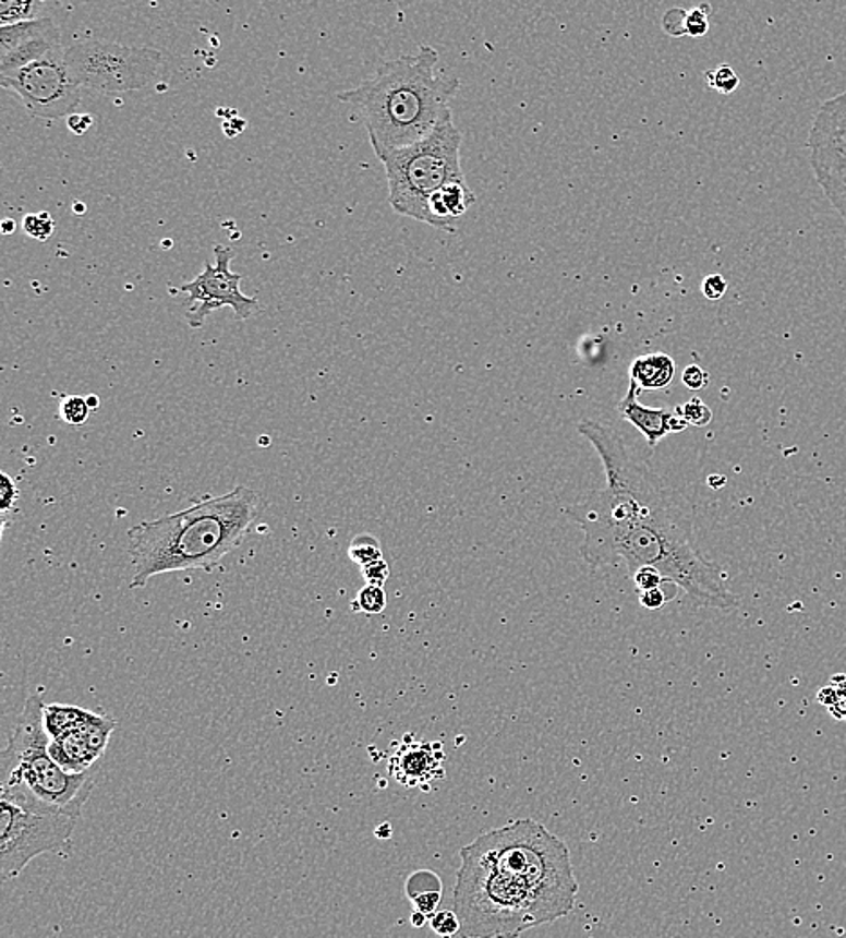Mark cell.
Returning a JSON list of instances; mask_svg holds the SVG:
<instances>
[{
	"label": "cell",
	"mask_w": 846,
	"mask_h": 938,
	"mask_svg": "<svg viewBox=\"0 0 846 938\" xmlns=\"http://www.w3.org/2000/svg\"><path fill=\"white\" fill-rule=\"evenodd\" d=\"M578 430L596 448L606 474L603 490L565 509L585 534L580 553L589 567L625 565L630 578L653 568L697 605L738 609L740 598L724 587V570L697 548L690 498L630 452L616 428L585 419Z\"/></svg>",
	"instance_id": "obj_1"
},
{
	"label": "cell",
	"mask_w": 846,
	"mask_h": 938,
	"mask_svg": "<svg viewBox=\"0 0 846 938\" xmlns=\"http://www.w3.org/2000/svg\"><path fill=\"white\" fill-rule=\"evenodd\" d=\"M460 857L454 891L460 938H518L575 910L580 885L569 849L534 819L479 835Z\"/></svg>",
	"instance_id": "obj_2"
},
{
	"label": "cell",
	"mask_w": 846,
	"mask_h": 938,
	"mask_svg": "<svg viewBox=\"0 0 846 938\" xmlns=\"http://www.w3.org/2000/svg\"><path fill=\"white\" fill-rule=\"evenodd\" d=\"M264 501L239 485L226 495L195 502L183 512L145 520L129 529L131 589H142L156 576L179 570L219 567L235 551L261 516Z\"/></svg>",
	"instance_id": "obj_3"
},
{
	"label": "cell",
	"mask_w": 846,
	"mask_h": 938,
	"mask_svg": "<svg viewBox=\"0 0 846 938\" xmlns=\"http://www.w3.org/2000/svg\"><path fill=\"white\" fill-rule=\"evenodd\" d=\"M439 51L424 44L415 55L383 62L374 76L338 93L365 123L376 156L415 145L451 121L459 76L437 69Z\"/></svg>",
	"instance_id": "obj_4"
},
{
	"label": "cell",
	"mask_w": 846,
	"mask_h": 938,
	"mask_svg": "<svg viewBox=\"0 0 846 938\" xmlns=\"http://www.w3.org/2000/svg\"><path fill=\"white\" fill-rule=\"evenodd\" d=\"M44 703L40 695H32L24 703L0 756V799L22 807L49 808L80 818L100 778L96 763L85 772H68L49 755L48 731L44 727Z\"/></svg>",
	"instance_id": "obj_5"
},
{
	"label": "cell",
	"mask_w": 846,
	"mask_h": 938,
	"mask_svg": "<svg viewBox=\"0 0 846 938\" xmlns=\"http://www.w3.org/2000/svg\"><path fill=\"white\" fill-rule=\"evenodd\" d=\"M460 145L462 134L451 120L415 145L379 156L394 212L428 225V204L435 193L451 181L464 179Z\"/></svg>",
	"instance_id": "obj_6"
},
{
	"label": "cell",
	"mask_w": 846,
	"mask_h": 938,
	"mask_svg": "<svg viewBox=\"0 0 846 938\" xmlns=\"http://www.w3.org/2000/svg\"><path fill=\"white\" fill-rule=\"evenodd\" d=\"M65 60L80 87L101 94H123L152 84L162 55L152 47L90 38L65 47Z\"/></svg>",
	"instance_id": "obj_7"
},
{
	"label": "cell",
	"mask_w": 846,
	"mask_h": 938,
	"mask_svg": "<svg viewBox=\"0 0 846 938\" xmlns=\"http://www.w3.org/2000/svg\"><path fill=\"white\" fill-rule=\"evenodd\" d=\"M76 819L49 808L22 807L0 799V876L8 882L35 857L65 854L71 849Z\"/></svg>",
	"instance_id": "obj_8"
},
{
	"label": "cell",
	"mask_w": 846,
	"mask_h": 938,
	"mask_svg": "<svg viewBox=\"0 0 846 938\" xmlns=\"http://www.w3.org/2000/svg\"><path fill=\"white\" fill-rule=\"evenodd\" d=\"M0 84L21 98L29 115L43 120L69 118L82 101V87L69 71L63 46L16 73L0 76Z\"/></svg>",
	"instance_id": "obj_9"
},
{
	"label": "cell",
	"mask_w": 846,
	"mask_h": 938,
	"mask_svg": "<svg viewBox=\"0 0 846 938\" xmlns=\"http://www.w3.org/2000/svg\"><path fill=\"white\" fill-rule=\"evenodd\" d=\"M810 167L832 208L846 219V91L815 112L809 134Z\"/></svg>",
	"instance_id": "obj_10"
},
{
	"label": "cell",
	"mask_w": 846,
	"mask_h": 938,
	"mask_svg": "<svg viewBox=\"0 0 846 938\" xmlns=\"http://www.w3.org/2000/svg\"><path fill=\"white\" fill-rule=\"evenodd\" d=\"M215 264L206 262L204 272L192 281L178 287V291L189 294V311L186 322L190 327L201 328L206 324L209 314L222 308L233 309L237 320H250L258 313V300L246 297L241 291V273L230 269V262L235 251L226 245L214 248Z\"/></svg>",
	"instance_id": "obj_11"
},
{
	"label": "cell",
	"mask_w": 846,
	"mask_h": 938,
	"mask_svg": "<svg viewBox=\"0 0 846 938\" xmlns=\"http://www.w3.org/2000/svg\"><path fill=\"white\" fill-rule=\"evenodd\" d=\"M62 46L51 16L0 26V76L16 73Z\"/></svg>",
	"instance_id": "obj_12"
},
{
	"label": "cell",
	"mask_w": 846,
	"mask_h": 938,
	"mask_svg": "<svg viewBox=\"0 0 846 938\" xmlns=\"http://www.w3.org/2000/svg\"><path fill=\"white\" fill-rule=\"evenodd\" d=\"M445 750L440 744L404 741L390 760V772L401 785L423 787L445 778Z\"/></svg>",
	"instance_id": "obj_13"
},
{
	"label": "cell",
	"mask_w": 846,
	"mask_h": 938,
	"mask_svg": "<svg viewBox=\"0 0 846 938\" xmlns=\"http://www.w3.org/2000/svg\"><path fill=\"white\" fill-rule=\"evenodd\" d=\"M638 383L630 381L627 396L623 397L617 405V412L625 421L630 422L638 428L639 432L643 433L650 448H655L666 435L672 432V421H674L675 412L666 410V408H648L639 402Z\"/></svg>",
	"instance_id": "obj_14"
},
{
	"label": "cell",
	"mask_w": 846,
	"mask_h": 938,
	"mask_svg": "<svg viewBox=\"0 0 846 938\" xmlns=\"http://www.w3.org/2000/svg\"><path fill=\"white\" fill-rule=\"evenodd\" d=\"M475 203V193L466 184V179L451 181L430 201L428 225L437 230L454 231V220L460 219Z\"/></svg>",
	"instance_id": "obj_15"
},
{
	"label": "cell",
	"mask_w": 846,
	"mask_h": 938,
	"mask_svg": "<svg viewBox=\"0 0 846 938\" xmlns=\"http://www.w3.org/2000/svg\"><path fill=\"white\" fill-rule=\"evenodd\" d=\"M49 755L68 772L89 771L101 760L78 731L49 741Z\"/></svg>",
	"instance_id": "obj_16"
},
{
	"label": "cell",
	"mask_w": 846,
	"mask_h": 938,
	"mask_svg": "<svg viewBox=\"0 0 846 938\" xmlns=\"http://www.w3.org/2000/svg\"><path fill=\"white\" fill-rule=\"evenodd\" d=\"M674 358L663 352L639 356L630 365V381L638 383L641 390H663L674 381Z\"/></svg>",
	"instance_id": "obj_17"
},
{
	"label": "cell",
	"mask_w": 846,
	"mask_h": 938,
	"mask_svg": "<svg viewBox=\"0 0 846 938\" xmlns=\"http://www.w3.org/2000/svg\"><path fill=\"white\" fill-rule=\"evenodd\" d=\"M89 709L68 703H46L44 706V727L48 731L49 738H60L78 730L89 717Z\"/></svg>",
	"instance_id": "obj_18"
},
{
	"label": "cell",
	"mask_w": 846,
	"mask_h": 938,
	"mask_svg": "<svg viewBox=\"0 0 846 938\" xmlns=\"http://www.w3.org/2000/svg\"><path fill=\"white\" fill-rule=\"evenodd\" d=\"M114 720L90 711L87 720L76 731L84 736L85 741L89 742V746L93 747L96 755L104 758L105 749L109 746L110 735L114 733Z\"/></svg>",
	"instance_id": "obj_19"
},
{
	"label": "cell",
	"mask_w": 846,
	"mask_h": 938,
	"mask_svg": "<svg viewBox=\"0 0 846 938\" xmlns=\"http://www.w3.org/2000/svg\"><path fill=\"white\" fill-rule=\"evenodd\" d=\"M349 558L355 563V565H360L361 567H366V565H371V563L379 562L383 560L382 553V543L377 540L374 534H358V537L350 542L349 545Z\"/></svg>",
	"instance_id": "obj_20"
},
{
	"label": "cell",
	"mask_w": 846,
	"mask_h": 938,
	"mask_svg": "<svg viewBox=\"0 0 846 938\" xmlns=\"http://www.w3.org/2000/svg\"><path fill=\"white\" fill-rule=\"evenodd\" d=\"M40 5L43 4L33 2V0H15V2L0 0V24L11 26V24H21V22L37 21L40 19L38 16Z\"/></svg>",
	"instance_id": "obj_21"
},
{
	"label": "cell",
	"mask_w": 846,
	"mask_h": 938,
	"mask_svg": "<svg viewBox=\"0 0 846 938\" xmlns=\"http://www.w3.org/2000/svg\"><path fill=\"white\" fill-rule=\"evenodd\" d=\"M350 606H352V612H361V614H382L385 606H387V594H385L383 587H377V585H365V587L358 592L355 600L352 601V605Z\"/></svg>",
	"instance_id": "obj_22"
},
{
	"label": "cell",
	"mask_w": 846,
	"mask_h": 938,
	"mask_svg": "<svg viewBox=\"0 0 846 938\" xmlns=\"http://www.w3.org/2000/svg\"><path fill=\"white\" fill-rule=\"evenodd\" d=\"M704 79L710 89L721 94L735 93L740 85L737 71L732 65H718L716 69L705 71Z\"/></svg>",
	"instance_id": "obj_23"
},
{
	"label": "cell",
	"mask_w": 846,
	"mask_h": 938,
	"mask_svg": "<svg viewBox=\"0 0 846 938\" xmlns=\"http://www.w3.org/2000/svg\"><path fill=\"white\" fill-rule=\"evenodd\" d=\"M407 897L412 901L415 897L434 893V891H443V882L439 876L430 870H419L407 879Z\"/></svg>",
	"instance_id": "obj_24"
},
{
	"label": "cell",
	"mask_w": 846,
	"mask_h": 938,
	"mask_svg": "<svg viewBox=\"0 0 846 938\" xmlns=\"http://www.w3.org/2000/svg\"><path fill=\"white\" fill-rule=\"evenodd\" d=\"M90 408L87 397L69 396L60 402V418L71 426H82L89 419Z\"/></svg>",
	"instance_id": "obj_25"
},
{
	"label": "cell",
	"mask_w": 846,
	"mask_h": 938,
	"mask_svg": "<svg viewBox=\"0 0 846 938\" xmlns=\"http://www.w3.org/2000/svg\"><path fill=\"white\" fill-rule=\"evenodd\" d=\"M675 413H679L680 418L685 419L690 426H708L710 424L711 419H713V412H711V408L705 405L702 399L696 397V399H690V401L685 402V405H680L675 410Z\"/></svg>",
	"instance_id": "obj_26"
},
{
	"label": "cell",
	"mask_w": 846,
	"mask_h": 938,
	"mask_svg": "<svg viewBox=\"0 0 846 938\" xmlns=\"http://www.w3.org/2000/svg\"><path fill=\"white\" fill-rule=\"evenodd\" d=\"M22 228H24L26 234H29L33 239L46 242V240L51 237L52 231H55V220L51 219V215H49L48 212H43V214H29L24 217V220H22Z\"/></svg>",
	"instance_id": "obj_27"
},
{
	"label": "cell",
	"mask_w": 846,
	"mask_h": 938,
	"mask_svg": "<svg viewBox=\"0 0 846 938\" xmlns=\"http://www.w3.org/2000/svg\"><path fill=\"white\" fill-rule=\"evenodd\" d=\"M430 928L434 929L435 934L443 938H451L455 935H460V918L454 910H443L430 917Z\"/></svg>",
	"instance_id": "obj_28"
},
{
	"label": "cell",
	"mask_w": 846,
	"mask_h": 938,
	"mask_svg": "<svg viewBox=\"0 0 846 938\" xmlns=\"http://www.w3.org/2000/svg\"><path fill=\"white\" fill-rule=\"evenodd\" d=\"M711 8L708 4L697 5L696 10L688 11L686 16V35L690 37H704L710 29Z\"/></svg>",
	"instance_id": "obj_29"
},
{
	"label": "cell",
	"mask_w": 846,
	"mask_h": 938,
	"mask_svg": "<svg viewBox=\"0 0 846 938\" xmlns=\"http://www.w3.org/2000/svg\"><path fill=\"white\" fill-rule=\"evenodd\" d=\"M19 496L21 495H19V490H16L15 482L11 480L10 474L0 473V509L4 513L15 509Z\"/></svg>",
	"instance_id": "obj_30"
},
{
	"label": "cell",
	"mask_w": 846,
	"mask_h": 938,
	"mask_svg": "<svg viewBox=\"0 0 846 938\" xmlns=\"http://www.w3.org/2000/svg\"><path fill=\"white\" fill-rule=\"evenodd\" d=\"M361 574H363L366 585L383 587V585L387 584V579L390 578V567H388V563L385 560H379V562L371 563L366 567H361Z\"/></svg>",
	"instance_id": "obj_31"
},
{
	"label": "cell",
	"mask_w": 846,
	"mask_h": 938,
	"mask_svg": "<svg viewBox=\"0 0 846 938\" xmlns=\"http://www.w3.org/2000/svg\"><path fill=\"white\" fill-rule=\"evenodd\" d=\"M686 16H688V11L679 10V8L669 10L668 13L663 16L664 32L669 33V35H674V37L686 35Z\"/></svg>",
	"instance_id": "obj_32"
},
{
	"label": "cell",
	"mask_w": 846,
	"mask_h": 938,
	"mask_svg": "<svg viewBox=\"0 0 846 938\" xmlns=\"http://www.w3.org/2000/svg\"><path fill=\"white\" fill-rule=\"evenodd\" d=\"M727 291V280L726 278L718 275V273H713V275H708L702 281V292H704V297L708 300H721Z\"/></svg>",
	"instance_id": "obj_33"
},
{
	"label": "cell",
	"mask_w": 846,
	"mask_h": 938,
	"mask_svg": "<svg viewBox=\"0 0 846 938\" xmlns=\"http://www.w3.org/2000/svg\"><path fill=\"white\" fill-rule=\"evenodd\" d=\"M682 383H685L690 390L697 392L702 390L710 383V374L699 365H690L682 372Z\"/></svg>",
	"instance_id": "obj_34"
},
{
	"label": "cell",
	"mask_w": 846,
	"mask_h": 938,
	"mask_svg": "<svg viewBox=\"0 0 846 938\" xmlns=\"http://www.w3.org/2000/svg\"><path fill=\"white\" fill-rule=\"evenodd\" d=\"M668 601L666 594L661 589L648 590L641 594V603L650 610L663 609L664 603Z\"/></svg>",
	"instance_id": "obj_35"
},
{
	"label": "cell",
	"mask_w": 846,
	"mask_h": 938,
	"mask_svg": "<svg viewBox=\"0 0 846 938\" xmlns=\"http://www.w3.org/2000/svg\"><path fill=\"white\" fill-rule=\"evenodd\" d=\"M93 125V116L89 115H73L68 118V127L74 134H85Z\"/></svg>",
	"instance_id": "obj_36"
},
{
	"label": "cell",
	"mask_w": 846,
	"mask_h": 938,
	"mask_svg": "<svg viewBox=\"0 0 846 938\" xmlns=\"http://www.w3.org/2000/svg\"><path fill=\"white\" fill-rule=\"evenodd\" d=\"M430 923V917H426L424 913L413 912L412 915V924L415 928H423L424 924Z\"/></svg>",
	"instance_id": "obj_37"
},
{
	"label": "cell",
	"mask_w": 846,
	"mask_h": 938,
	"mask_svg": "<svg viewBox=\"0 0 846 938\" xmlns=\"http://www.w3.org/2000/svg\"><path fill=\"white\" fill-rule=\"evenodd\" d=\"M708 484L713 485V488H722V485L726 484V479L722 474H713L708 480Z\"/></svg>",
	"instance_id": "obj_38"
},
{
	"label": "cell",
	"mask_w": 846,
	"mask_h": 938,
	"mask_svg": "<svg viewBox=\"0 0 846 938\" xmlns=\"http://www.w3.org/2000/svg\"><path fill=\"white\" fill-rule=\"evenodd\" d=\"M15 228H16V223L13 219H5L4 223H2V233H5V234L13 233V231H15Z\"/></svg>",
	"instance_id": "obj_39"
},
{
	"label": "cell",
	"mask_w": 846,
	"mask_h": 938,
	"mask_svg": "<svg viewBox=\"0 0 846 938\" xmlns=\"http://www.w3.org/2000/svg\"><path fill=\"white\" fill-rule=\"evenodd\" d=\"M87 405H89L90 412H93V410H98V408H100V399L96 396H89L87 397Z\"/></svg>",
	"instance_id": "obj_40"
},
{
	"label": "cell",
	"mask_w": 846,
	"mask_h": 938,
	"mask_svg": "<svg viewBox=\"0 0 846 938\" xmlns=\"http://www.w3.org/2000/svg\"><path fill=\"white\" fill-rule=\"evenodd\" d=\"M74 209H76V212H80V214H82V212H84V206H82V204H76V206H74Z\"/></svg>",
	"instance_id": "obj_41"
}]
</instances>
